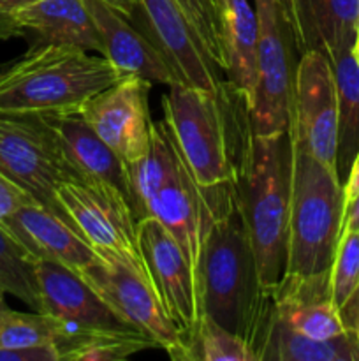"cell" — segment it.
<instances>
[{
	"label": "cell",
	"mask_w": 359,
	"mask_h": 361,
	"mask_svg": "<svg viewBox=\"0 0 359 361\" xmlns=\"http://www.w3.org/2000/svg\"><path fill=\"white\" fill-rule=\"evenodd\" d=\"M162 108L194 178L203 187L234 182L253 133L248 99L227 80L213 92L176 81L162 97Z\"/></svg>",
	"instance_id": "obj_1"
},
{
	"label": "cell",
	"mask_w": 359,
	"mask_h": 361,
	"mask_svg": "<svg viewBox=\"0 0 359 361\" xmlns=\"http://www.w3.org/2000/svg\"><path fill=\"white\" fill-rule=\"evenodd\" d=\"M196 286L199 314L213 317L253 348L270 291L260 282L236 190L208 228L196 263Z\"/></svg>",
	"instance_id": "obj_2"
},
{
	"label": "cell",
	"mask_w": 359,
	"mask_h": 361,
	"mask_svg": "<svg viewBox=\"0 0 359 361\" xmlns=\"http://www.w3.org/2000/svg\"><path fill=\"white\" fill-rule=\"evenodd\" d=\"M292 168L291 130L271 136L252 133L232 182L266 289L277 288L287 275Z\"/></svg>",
	"instance_id": "obj_3"
},
{
	"label": "cell",
	"mask_w": 359,
	"mask_h": 361,
	"mask_svg": "<svg viewBox=\"0 0 359 361\" xmlns=\"http://www.w3.org/2000/svg\"><path fill=\"white\" fill-rule=\"evenodd\" d=\"M122 78L102 55L67 46L35 44L25 55L4 63L0 113L77 111Z\"/></svg>",
	"instance_id": "obj_4"
},
{
	"label": "cell",
	"mask_w": 359,
	"mask_h": 361,
	"mask_svg": "<svg viewBox=\"0 0 359 361\" xmlns=\"http://www.w3.org/2000/svg\"><path fill=\"white\" fill-rule=\"evenodd\" d=\"M345 187L336 169L294 148L287 274L329 271L341 236Z\"/></svg>",
	"instance_id": "obj_5"
},
{
	"label": "cell",
	"mask_w": 359,
	"mask_h": 361,
	"mask_svg": "<svg viewBox=\"0 0 359 361\" xmlns=\"http://www.w3.org/2000/svg\"><path fill=\"white\" fill-rule=\"evenodd\" d=\"M0 173L76 229L56 192L62 183L81 178L63 157L58 137L42 113H0Z\"/></svg>",
	"instance_id": "obj_6"
},
{
	"label": "cell",
	"mask_w": 359,
	"mask_h": 361,
	"mask_svg": "<svg viewBox=\"0 0 359 361\" xmlns=\"http://www.w3.org/2000/svg\"><path fill=\"white\" fill-rule=\"evenodd\" d=\"M259 20L257 81L250 106L253 134L271 136L291 129L292 92L299 55L282 0H256Z\"/></svg>",
	"instance_id": "obj_7"
},
{
	"label": "cell",
	"mask_w": 359,
	"mask_h": 361,
	"mask_svg": "<svg viewBox=\"0 0 359 361\" xmlns=\"http://www.w3.org/2000/svg\"><path fill=\"white\" fill-rule=\"evenodd\" d=\"M56 196L101 259L120 261L148 277L137 242L136 214L123 194L102 183L76 180L62 183Z\"/></svg>",
	"instance_id": "obj_8"
},
{
	"label": "cell",
	"mask_w": 359,
	"mask_h": 361,
	"mask_svg": "<svg viewBox=\"0 0 359 361\" xmlns=\"http://www.w3.org/2000/svg\"><path fill=\"white\" fill-rule=\"evenodd\" d=\"M289 130L296 150L336 169V81L333 63L324 53L308 51L299 56Z\"/></svg>",
	"instance_id": "obj_9"
},
{
	"label": "cell",
	"mask_w": 359,
	"mask_h": 361,
	"mask_svg": "<svg viewBox=\"0 0 359 361\" xmlns=\"http://www.w3.org/2000/svg\"><path fill=\"white\" fill-rule=\"evenodd\" d=\"M234 196V183L203 187L178 152L175 166L143 210L171 233L196 270L201 245L215 215Z\"/></svg>",
	"instance_id": "obj_10"
},
{
	"label": "cell",
	"mask_w": 359,
	"mask_h": 361,
	"mask_svg": "<svg viewBox=\"0 0 359 361\" xmlns=\"http://www.w3.org/2000/svg\"><path fill=\"white\" fill-rule=\"evenodd\" d=\"M90 288L144 337L151 338L169 358L178 361L183 337L169 317L146 275L120 261H99L81 274Z\"/></svg>",
	"instance_id": "obj_11"
},
{
	"label": "cell",
	"mask_w": 359,
	"mask_h": 361,
	"mask_svg": "<svg viewBox=\"0 0 359 361\" xmlns=\"http://www.w3.org/2000/svg\"><path fill=\"white\" fill-rule=\"evenodd\" d=\"M151 87L150 81L137 76H123L77 109L127 166L141 161L150 150L153 123L148 95Z\"/></svg>",
	"instance_id": "obj_12"
},
{
	"label": "cell",
	"mask_w": 359,
	"mask_h": 361,
	"mask_svg": "<svg viewBox=\"0 0 359 361\" xmlns=\"http://www.w3.org/2000/svg\"><path fill=\"white\" fill-rule=\"evenodd\" d=\"M35 277L41 295V312L49 314L62 323L63 337L87 334H139L76 271L53 261L37 259Z\"/></svg>",
	"instance_id": "obj_13"
},
{
	"label": "cell",
	"mask_w": 359,
	"mask_h": 361,
	"mask_svg": "<svg viewBox=\"0 0 359 361\" xmlns=\"http://www.w3.org/2000/svg\"><path fill=\"white\" fill-rule=\"evenodd\" d=\"M137 242L151 286L180 331L192 330L199 317L196 270L175 236L153 217L137 221Z\"/></svg>",
	"instance_id": "obj_14"
},
{
	"label": "cell",
	"mask_w": 359,
	"mask_h": 361,
	"mask_svg": "<svg viewBox=\"0 0 359 361\" xmlns=\"http://www.w3.org/2000/svg\"><path fill=\"white\" fill-rule=\"evenodd\" d=\"M144 34L160 48L180 81L217 90L222 74L208 59L196 30L176 0H137Z\"/></svg>",
	"instance_id": "obj_15"
},
{
	"label": "cell",
	"mask_w": 359,
	"mask_h": 361,
	"mask_svg": "<svg viewBox=\"0 0 359 361\" xmlns=\"http://www.w3.org/2000/svg\"><path fill=\"white\" fill-rule=\"evenodd\" d=\"M270 291L267 314L278 323L315 341L347 334L331 295L329 271L317 275L287 274Z\"/></svg>",
	"instance_id": "obj_16"
},
{
	"label": "cell",
	"mask_w": 359,
	"mask_h": 361,
	"mask_svg": "<svg viewBox=\"0 0 359 361\" xmlns=\"http://www.w3.org/2000/svg\"><path fill=\"white\" fill-rule=\"evenodd\" d=\"M102 41V56L122 76H137L151 85L176 83L175 69L144 32L132 27L130 18L104 0H87Z\"/></svg>",
	"instance_id": "obj_17"
},
{
	"label": "cell",
	"mask_w": 359,
	"mask_h": 361,
	"mask_svg": "<svg viewBox=\"0 0 359 361\" xmlns=\"http://www.w3.org/2000/svg\"><path fill=\"white\" fill-rule=\"evenodd\" d=\"M299 56L320 51L329 60L352 51L358 42L359 0H282Z\"/></svg>",
	"instance_id": "obj_18"
},
{
	"label": "cell",
	"mask_w": 359,
	"mask_h": 361,
	"mask_svg": "<svg viewBox=\"0 0 359 361\" xmlns=\"http://www.w3.org/2000/svg\"><path fill=\"white\" fill-rule=\"evenodd\" d=\"M2 226L35 259L53 261L77 275L102 261L73 226L39 203L20 208Z\"/></svg>",
	"instance_id": "obj_19"
},
{
	"label": "cell",
	"mask_w": 359,
	"mask_h": 361,
	"mask_svg": "<svg viewBox=\"0 0 359 361\" xmlns=\"http://www.w3.org/2000/svg\"><path fill=\"white\" fill-rule=\"evenodd\" d=\"M55 130L63 157L84 182L102 183L118 190L132 207L129 168L88 126L80 111L42 113ZM134 210V208H132Z\"/></svg>",
	"instance_id": "obj_20"
},
{
	"label": "cell",
	"mask_w": 359,
	"mask_h": 361,
	"mask_svg": "<svg viewBox=\"0 0 359 361\" xmlns=\"http://www.w3.org/2000/svg\"><path fill=\"white\" fill-rule=\"evenodd\" d=\"M25 34L37 35V44L97 51L102 41L87 0H35L18 13Z\"/></svg>",
	"instance_id": "obj_21"
},
{
	"label": "cell",
	"mask_w": 359,
	"mask_h": 361,
	"mask_svg": "<svg viewBox=\"0 0 359 361\" xmlns=\"http://www.w3.org/2000/svg\"><path fill=\"white\" fill-rule=\"evenodd\" d=\"M222 44L225 56V80L253 101L257 81L259 20L248 0H218Z\"/></svg>",
	"instance_id": "obj_22"
},
{
	"label": "cell",
	"mask_w": 359,
	"mask_h": 361,
	"mask_svg": "<svg viewBox=\"0 0 359 361\" xmlns=\"http://www.w3.org/2000/svg\"><path fill=\"white\" fill-rule=\"evenodd\" d=\"M252 349L257 361H359V344L351 331L315 341L275 321L267 310Z\"/></svg>",
	"instance_id": "obj_23"
},
{
	"label": "cell",
	"mask_w": 359,
	"mask_h": 361,
	"mask_svg": "<svg viewBox=\"0 0 359 361\" xmlns=\"http://www.w3.org/2000/svg\"><path fill=\"white\" fill-rule=\"evenodd\" d=\"M338 95L336 175L347 182L359 152V62L355 49L331 60Z\"/></svg>",
	"instance_id": "obj_24"
},
{
	"label": "cell",
	"mask_w": 359,
	"mask_h": 361,
	"mask_svg": "<svg viewBox=\"0 0 359 361\" xmlns=\"http://www.w3.org/2000/svg\"><path fill=\"white\" fill-rule=\"evenodd\" d=\"M178 361H257L248 344L206 314H199L192 330L182 335Z\"/></svg>",
	"instance_id": "obj_25"
},
{
	"label": "cell",
	"mask_w": 359,
	"mask_h": 361,
	"mask_svg": "<svg viewBox=\"0 0 359 361\" xmlns=\"http://www.w3.org/2000/svg\"><path fill=\"white\" fill-rule=\"evenodd\" d=\"M155 348L158 345L141 334L67 335L56 344L60 361H123Z\"/></svg>",
	"instance_id": "obj_26"
},
{
	"label": "cell",
	"mask_w": 359,
	"mask_h": 361,
	"mask_svg": "<svg viewBox=\"0 0 359 361\" xmlns=\"http://www.w3.org/2000/svg\"><path fill=\"white\" fill-rule=\"evenodd\" d=\"M35 263L37 259L0 224V286L32 310L41 312Z\"/></svg>",
	"instance_id": "obj_27"
},
{
	"label": "cell",
	"mask_w": 359,
	"mask_h": 361,
	"mask_svg": "<svg viewBox=\"0 0 359 361\" xmlns=\"http://www.w3.org/2000/svg\"><path fill=\"white\" fill-rule=\"evenodd\" d=\"M63 337L58 319L44 312L0 310V349H25L55 345Z\"/></svg>",
	"instance_id": "obj_28"
},
{
	"label": "cell",
	"mask_w": 359,
	"mask_h": 361,
	"mask_svg": "<svg viewBox=\"0 0 359 361\" xmlns=\"http://www.w3.org/2000/svg\"><path fill=\"white\" fill-rule=\"evenodd\" d=\"M196 30L208 59L225 76V56L222 44L220 6L218 0H176Z\"/></svg>",
	"instance_id": "obj_29"
},
{
	"label": "cell",
	"mask_w": 359,
	"mask_h": 361,
	"mask_svg": "<svg viewBox=\"0 0 359 361\" xmlns=\"http://www.w3.org/2000/svg\"><path fill=\"white\" fill-rule=\"evenodd\" d=\"M329 281L333 302L340 310L359 288V231L344 233L340 236Z\"/></svg>",
	"instance_id": "obj_30"
},
{
	"label": "cell",
	"mask_w": 359,
	"mask_h": 361,
	"mask_svg": "<svg viewBox=\"0 0 359 361\" xmlns=\"http://www.w3.org/2000/svg\"><path fill=\"white\" fill-rule=\"evenodd\" d=\"M37 203L23 187L18 185L4 173H0V224L27 204Z\"/></svg>",
	"instance_id": "obj_31"
},
{
	"label": "cell",
	"mask_w": 359,
	"mask_h": 361,
	"mask_svg": "<svg viewBox=\"0 0 359 361\" xmlns=\"http://www.w3.org/2000/svg\"><path fill=\"white\" fill-rule=\"evenodd\" d=\"M35 0H0V41L21 37L25 32L18 23V13Z\"/></svg>",
	"instance_id": "obj_32"
},
{
	"label": "cell",
	"mask_w": 359,
	"mask_h": 361,
	"mask_svg": "<svg viewBox=\"0 0 359 361\" xmlns=\"http://www.w3.org/2000/svg\"><path fill=\"white\" fill-rule=\"evenodd\" d=\"M0 361H60L55 345L25 349H0Z\"/></svg>",
	"instance_id": "obj_33"
},
{
	"label": "cell",
	"mask_w": 359,
	"mask_h": 361,
	"mask_svg": "<svg viewBox=\"0 0 359 361\" xmlns=\"http://www.w3.org/2000/svg\"><path fill=\"white\" fill-rule=\"evenodd\" d=\"M340 317L344 321L345 330L351 331L359 344V288L340 309Z\"/></svg>",
	"instance_id": "obj_34"
},
{
	"label": "cell",
	"mask_w": 359,
	"mask_h": 361,
	"mask_svg": "<svg viewBox=\"0 0 359 361\" xmlns=\"http://www.w3.org/2000/svg\"><path fill=\"white\" fill-rule=\"evenodd\" d=\"M354 231H359V192L345 201L344 226H341V235Z\"/></svg>",
	"instance_id": "obj_35"
},
{
	"label": "cell",
	"mask_w": 359,
	"mask_h": 361,
	"mask_svg": "<svg viewBox=\"0 0 359 361\" xmlns=\"http://www.w3.org/2000/svg\"><path fill=\"white\" fill-rule=\"evenodd\" d=\"M344 187H345V201L351 200L352 196H355V194L359 192V152L358 155H355V161L354 164H352V169L351 173H348V178Z\"/></svg>",
	"instance_id": "obj_36"
},
{
	"label": "cell",
	"mask_w": 359,
	"mask_h": 361,
	"mask_svg": "<svg viewBox=\"0 0 359 361\" xmlns=\"http://www.w3.org/2000/svg\"><path fill=\"white\" fill-rule=\"evenodd\" d=\"M104 2H108L109 6L122 11V13L129 18H134V14H136L137 0H104Z\"/></svg>",
	"instance_id": "obj_37"
},
{
	"label": "cell",
	"mask_w": 359,
	"mask_h": 361,
	"mask_svg": "<svg viewBox=\"0 0 359 361\" xmlns=\"http://www.w3.org/2000/svg\"><path fill=\"white\" fill-rule=\"evenodd\" d=\"M7 303H6V291H4V288L0 286V310L6 309Z\"/></svg>",
	"instance_id": "obj_38"
},
{
	"label": "cell",
	"mask_w": 359,
	"mask_h": 361,
	"mask_svg": "<svg viewBox=\"0 0 359 361\" xmlns=\"http://www.w3.org/2000/svg\"><path fill=\"white\" fill-rule=\"evenodd\" d=\"M355 56H358V62H359V32H358V42H355Z\"/></svg>",
	"instance_id": "obj_39"
},
{
	"label": "cell",
	"mask_w": 359,
	"mask_h": 361,
	"mask_svg": "<svg viewBox=\"0 0 359 361\" xmlns=\"http://www.w3.org/2000/svg\"><path fill=\"white\" fill-rule=\"evenodd\" d=\"M2 69H4V63H0V74H2Z\"/></svg>",
	"instance_id": "obj_40"
}]
</instances>
